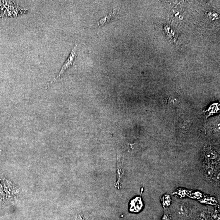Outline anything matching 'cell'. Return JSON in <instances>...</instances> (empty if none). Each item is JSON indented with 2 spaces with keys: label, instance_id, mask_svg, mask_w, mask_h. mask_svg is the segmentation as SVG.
Here are the masks:
<instances>
[{
  "label": "cell",
  "instance_id": "6da1fadb",
  "mask_svg": "<svg viewBox=\"0 0 220 220\" xmlns=\"http://www.w3.org/2000/svg\"><path fill=\"white\" fill-rule=\"evenodd\" d=\"M78 45L75 44L73 48V49L71 52L68 56V58L66 59L64 65L62 66L60 72H59V74L56 78H54V79L52 80L51 81L49 82L48 83V86L49 85L52 83L54 82H57L58 80L61 77V76L64 74V73L66 71L74 65L75 62L76 61L77 59V49Z\"/></svg>",
  "mask_w": 220,
  "mask_h": 220
},
{
  "label": "cell",
  "instance_id": "7a4b0ae2",
  "mask_svg": "<svg viewBox=\"0 0 220 220\" xmlns=\"http://www.w3.org/2000/svg\"><path fill=\"white\" fill-rule=\"evenodd\" d=\"M116 13H117V11H116V10H113V11H112L108 15H107L105 17L102 18L101 19L99 20V22L97 23L98 25H103L105 24L106 23H107L110 22L111 20L113 19V18L115 17Z\"/></svg>",
  "mask_w": 220,
  "mask_h": 220
}]
</instances>
